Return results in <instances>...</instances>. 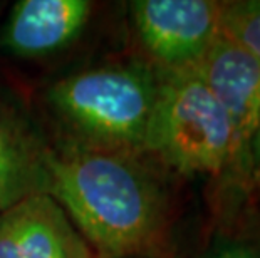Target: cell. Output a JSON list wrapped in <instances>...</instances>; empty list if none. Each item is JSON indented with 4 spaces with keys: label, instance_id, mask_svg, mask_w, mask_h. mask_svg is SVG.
I'll return each instance as SVG.
<instances>
[{
    "label": "cell",
    "instance_id": "1",
    "mask_svg": "<svg viewBox=\"0 0 260 258\" xmlns=\"http://www.w3.org/2000/svg\"><path fill=\"white\" fill-rule=\"evenodd\" d=\"M47 193L96 258H180L181 178L145 151L46 146Z\"/></svg>",
    "mask_w": 260,
    "mask_h": 258
},
{
    "label": "cell",
    "instance_id": "2",
    "mask_svg": "<svg viewBox=\"0 0 260 258\" xmlns=\"http://www.w3.org/2000/svg\"><path fill=\"white\" fill-rule=\"evenodd\" d=\"M161 74L135 56L129 60L60 78L46 99L68 129L66 138L106 150L145 151Z\"/></svg>",
    "mask_w": 260,
    "mask_h": 258
},
{
    "label": "cell",
    "instance_id": "3",
    "mask_svg": "<svg viewBox=\"0 0 260 258\" xmlns=\"http://www.w3.org/2000/svg\"><path fill=\"white\" fill-rule=\"evenodd\" d=\"M145 153L181 179L243 183V155L225 109L195 70L161 74Z\"/></svg>",
    "mask_w": 260,
    "mask_h": 258
},
{
    "label": "cell",
    "instance_id": "4",
    "mask_svg": "<svg viewBox=\"0 0 260 258\" xmlns=\"http://www.w3.org/2000/svg\"><path fill=\"white\" fill-rule=\"evenodd\" d=\"M128 10L136 56L159 74L195 70L220 35L222 0H135Z\"/></svg>",
    "mask_w": 260,
    "mask_h": 258
},
{
    "label": "cell",
    "instance_id": "5",
    "mask_svg": "<svg viewBox=\"0 0 260 258\" xmlns=\"http://www.w3.org/2000/svg\"><path fill=\"white\" fill-rule=\"evenodd\" d=\"M0 258H96L66 210L47 191L0 211Z\"/></svg>",
    "mask_w": 260,
    "mask_h": 258
},
{
    "label": "cell",
    "instance_id": "6",
    "mask_svg": "<svg viewBox=\"0 0 260 258\" xmlns=\"http://www.w3.org/2000/svg\"><path fill=\"white\" fill-rule=\"evenodd\" d=\"M195 72L225 109L245 158L260 123V60L220 32Z\"/></svg>",
    "mask_w": 260,
    "mask_h": 258
},
{
    "label": "cell",
    "instance_id": "7",
    "mask_svg": "<svg viewBox=\"0 0 260 258\" xmlns=\"http://www.w3.org/2000/svg\"><path fill=\"white\" fill-rule=\"evenodd\" d=\"M92 12L89 0H20L10 10L0 46L22 59L51 56L82 34Z\"/></svg>",
    "mask_w": 260,
    "mask_h": 258
},
{
    "label": "cell",
    "instance_id": "8",
    "mask_svg": "<svg viewBox=\"0 0 260 258\" xmlns=\"http://www.w3.org/2000/svg\"><path fill=\"white\" fill-rule=\"evenodd\" d=\"M207 216L190 258H260V200L240 181L207 186Z\"/></svg>",
    "mask_w": 260,
    "mask_h": 258
},
{
    "label": "cell",
    "instance_id": "9",
    "mask_svg": "<svg viewBox=\"0 0 260 258\" xmlns=\"http://www.w3.org/2000/svg\"><path fill=\"white\" fill-rule=\"evenodd\" d=\"M46 146L0 113V211L47 191Z\"/></svg>",
    "mask_w": 260,
    "mask_h": 258
},
{
    "label": "cell",
    "instance_id": "10",
    "mask_svg": "<svg viewBox=\"0 0 260 258\" xmlns=\"http://www.w3.org/2000/svg\"><path fill=\"white\" fill-rule=\"evenodd\" d=\"M220 32L260 60V0H222Z\"/></svg>",
    "mask_w": 260,
    "mask_h": 258
},
{
    "label": "cell",
    "instance_id": "11",
    "mask_svg": "<svg viewBox=\"0 0 260 258\" xmlns=\"http://www.w3.org/2000/svg\"><path fill=\"white\" fill-rule=\"evenodd\" d=\"M243 185L260 200V123L247 142L243 158Z\"/></svg>",
    "mask_w": 260,
    "mask_h": 258
}]
</instances>
